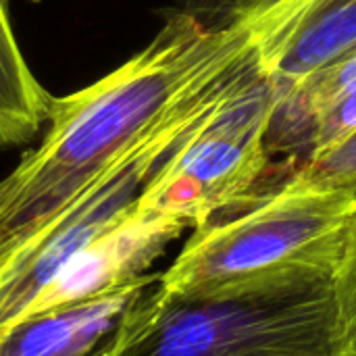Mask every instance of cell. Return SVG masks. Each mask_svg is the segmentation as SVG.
Masks as SVG:
<instances>
[{
  "label": "cell",
  "mask_w": 356,
  "mask_h": 356,
  "mask_svg": "<svg viewBox=\"0 0 356 356\" xmlns=\"http://www.w3.org/2000/svg\"><path fill=\"white\" fill-rule=\"evenodd\" d=\"M254 52L248 15L209 23L179 8L121 67L52 98L42 142L0 179V257L48 223L165 117Z\"/></svg>",
  "instance_id": "cell-1"
},
{
  "label": "cell",
  "mask_w": 356,
  "mask_h": 356,
  "mask_svg": "<svg viewBox=\"0 0 356 356\" xmlns=\"http://www.w3.org/2000/svg\"><path fill=\"white\" fill-rule=\"evenodd\" d=\"M356 198L298 167L192 229L156 286L217 294L311 275H334Z\"/></svg>",
  "instance_id": "cell-2"
},
{
  "label": "cell",
  "mask_w": 356,
  "mask_h": 356,
  "mask_svg": "<svg viewBox=\"0 0 356 356\" xmlns=\"http://www.w3.org/2000/svg\"><path fill=\"white\" fill-rule=\"evenodd\" d=\"M156 282L90 356H342L334 275L217 294Z\"/></svg>",
  "instance_id": "cell-3"
},
{
  "label": "cell",
  "mask_w": 356,
  "mask_h": 356,
  "mask_svg": "<svg viewBox=\"0 0 356 356\" xmlns=\"http://www.w3.org/2000/svg\"><path fill=\"white\" fill-rule=\"evenodd\" d=\"M275 104L277 94L257 56L152 173L138 213L186 232L250 198L271 169L269 125Z\"/></svg>",
  "instance_id": "cell-4"
},
{
  "label": "cell",
  "mask_w": 356,
  "mask_h": 356,
  "mask_svg": "<svg viewBox=\"0 0 356 356\" xmlns=\"http://www.w3.org/2000/svg\"><path fill=\"white\" fill-rule=\"evenodd\" d=\"M356 131V48L277 96L269 125L271 156L300 165Z\"/></svg>",
  "instance_id": "cell-5"
},
{
  "label": "cell",
  "mask_w": 356,
  "mask_h": 356,
  "mask_svg": "<svg viewBox=\"0 0 356 356\" xmlns=\"http://www.w3.org/2000/svg\"><path fill=\"white\" fill-rule=\"evenodd\" d=\"M181 234V227L159 217L142 215L136 209L69 265L40 298L33 313L81 302L146 275L154 259Z\"/></svg>",
  "instance_id": "cell-6"
},
{
  "label": "cell",
  "mask_w": 356,
  "mask_h": 356,
  "mask_svg": "<svg viewBox=\"0 0 356 356\" xmlns=\"http://www.w3.org/2000/svg\"><path fill=\"white\" fill-rule=\"evenodd\" d=\"M156 280L146 273L100 296L33 313L0 334V356L94 355L129 305Z\"/></svg>",
  "instance_id": "cell-7"
},
{
  "label": "cell",
  "mask_w": 356,
  "mask_h": 356,
  "mask_svg": "<svg viewBox=\"0 0 356 356\" xmlns=\"http://www.w3.org/2000/svg\"><path fill=\"white\" fill-rule=\"evenodd\" d=\"M50 102L23 56L6 0H0V148L33 140L46 125Z\"/></svg>",
  "instance_id": "cell-8"
},
{
  "label": "cell",
  "mask_w": 356,
  "mask_h": 356,
  "mask_svg": "<svg viewBox=\"0 0 356 356\" xmlns=\"http://www.w3.org/2000/svg\"><path fill=\"white\" fill-rule=\"evenodd\" d=\"M334 292L342 356H356V202L348 223L344 252L334 273Z\"/></svg>",
  "instance_id": "cell-9"
},
{
  "label": "cell",
  "mask_w": 356,
  "mask_h": 356,
  "mask_svg": "<svg viewBox=\"0 0 356 356\" xmlns=\"http://www.w3.org/2000/svg\"><path fill=\"white\" fill-rule=\"evenodd\" d=\"M292 167H298L313 179L348 190L356 196V131L338 146Z\"/></svg>",
  "instance_id": "cell-10"
},
{
  "label": "cell",
  "mask_w": 356,
  "mask_h": 356,
  "mask_svg": "<svg viewBox=\"0 0 356 356\" xmlns=\"http://www.w3.org/2000/svg\"><path fill=\"white\" fill-rule=\"evenodd\" d=\"M269 2L273 0H186L181 8L209 23H223L240 15H250Z\"/></svg>",
  "instance_id": "cell-11"
},
{
  "label": "cell",
  "mask_w": 356,
  "mask_h": 356,
  "mask_svg": "<svg viewBox=\"0 0 356 356\" xmlns=\"http://www.w3.org/2000/svg\"><path fill=\"white\" fill-rule=\"evenodd\" d=\"M327 2H334V0H273L263 8V17L271 25H284Z\"/></svg>",
  "instance_id": "cell-12"
}]
</instances>
